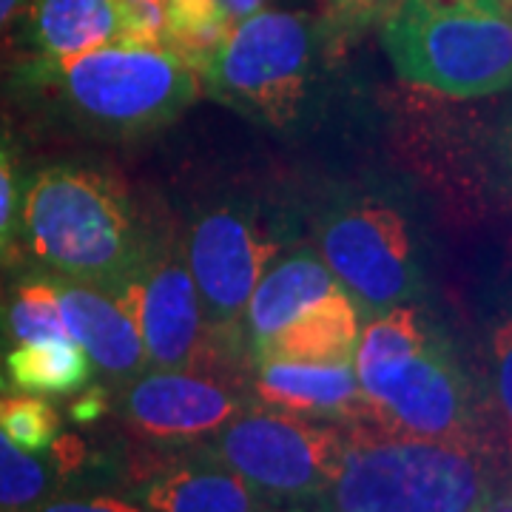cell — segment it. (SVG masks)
<instances>
[{
  "instance_id": "cell-1",
  "label": "cell",
  "mask_w": 512,
  "mask_h": 512,
  "mask_svg": "<svg viewBox=\"0 0 512 512\" xmlns=\"http://www.w3.org/2000/svg\"><path fill=\"white\" fill-rule=\"evenodd\" d=\"M313 510H512V461L493 444L419 439L348 424L336 476Z\"/></svg>"
},
{
  "instance_id": "cell-2",
  "label": "cell",
  "mask_w": 512,
  "mask_h": 512,
  "mask_svg": "<svg viewBox=\"0 0 512 512\" xmlns=\"http://www.w3.org/2000/svg\"><path fill=\"white\" fill-rule=\"evenodd\" d=\"M353 370L365 399L359 424L419 439L490 444L476 382L416 302L367 316Z\"/></svg>"
},
{
  "instance_id": "cell-3",
  "label": "cell",
  "mask_w": 512,
  "mask_h": 512,
  "mask_svg": "<svg viewBox=\"0 0 512 512\" xmlns=\"http://www.w3.org/2000/svg\"><path fill=\"white\" fill-rule=\"evenodd\" d=\"M20 245L43 274L120 293L151 239L114 177L86 165L37 168L23 183Z\"/></svg>"
},
{
  "instance_id": "cell-4",
  "label": "cell",
  "mask_w": 512,
  "mask_h": 512,
  "mask_svg": "<svg viewBox=\"0 0 512 512\" xmlns=\"http://www.w3.org/2000/svg\"><path fill=\"white\" fill-rule=\"evenodd\" d=\"M29 86L94 137L126 140L174 123L200 97V74L165 49L111 40L80 55L35 60Z\"/></svg>"
},
{
  "instance_id": "cell-5",
  "label": "cell",
  "mask_w": 512,
  "mask_h": 512,
  "mask_svg": "<svg viewBox=\"0 0 512 512\" xmlns=\"http://www.w3.org/2000/svg\"><path fill=\"white\" fill-rule=\"evenodd\" d=\"M379 40L416 89L453 100L512 89V6L504 0H393Z\"/></svg>"
},
{
  "instance_id": "cell-6",
  "label": "cell",
  "mask_w": 512,
  "mask_h": 512,
  "mask_svg": "<svg viewBox=\"0 0 512 512\" xmlns=\"http://www.w3.org/2000/svg\"><path fill=\"white\" fill-rule=\"evenodd\" d=\"M322 57V29L311 15L259 9L231 26L197 74L217 103L262 126L285 128L308 109Z\"/></svg>"
},
{
  "instance_id": "cell-7",
  "label": "cell",
  "mask_w": 512,
  "mask_h": 512,
  "mask_svg": "<svg viewBox=\"0 0 512 512\" xmlns=\"http://www.w3.org/2000/svg\"><path fill=\"white\" fill-rule=\"evenodd\" d=\"M345 424L248 404L222 424L208 450L254 490L268 510H313L336 476Z\"/></svg>"
},
{
  "instance_id": "cell-8",
  "label": "cell",
  "mask_w": 512,
  "mask_h": 512,
  "mask_svg": "<svg viewBox=\"0 0 512 512\" xmlns=\"http://www.w3.org/2000/svg\"><path fill=\"white\" fill-rule=\"evenodd\" d=\"M319 254L365 316L419 302V248L410 225L379 200L342 202L319 222Z\"/></svg>"
},
{
  "instance_id": "cell-9",
  "label": "cell",
  "mask_w": 512,
  "mask_h": 512,
  "mask_svg": "<svg viewBox=\"0 0 512 512\" xmlns=\"http://www.w3.org/2000/svg\"><path fill=\"white\" fill-rule=\"evenodd\" d=\"M183 254L211 342L220 356H231L242 348V313L256 282L276 259V245L262 234L251 205L228 200L191 220Z\"/></svg>"
},
{
  "instance_id": "cell-10",
  "label": "cell",
  "mask_w": 512,
  "mask_h": 512,
  "mask_svg": "<svg viewBox=\"0 0 512 512\" xmlns=\"http://www.w3.org/2000/svg\"><path fill=\"white\" fill-rule=\"evenodd\" d=\"M117 296L137 325L148 367L211 370L205 362L220 356V350L205 328L197 285L180 242L151 239L140 268Z\"/></svg>"
},
{
  "instance_id": "cell-11",
  "label": "cell",
  "mask_w": 512,
  "mask_h": 512,
  "mask_svg": "<svg viewBox=\"0 0 512 512\" xmlns=\"http://www.w3.org/2000/svg\"><path fill=\"white\" fill-rule=\"evenodd\" d=\"M251 396L217 370H154L120 384L117 410L143 439L160 444L214 436L239 416Z\"/></svg>"
},
{
  "instance_id": "cell-12",
  "label": "cell",
  "mask_w": 512,
  "mask_h": 512,
  "mask_svg": "<svg viewBox=\"0 0 512 512\" xmlns=\"http://www.w3.org/2000/svg\"><path fill=\"white\" fill-rule=\"evenodd\" d=\"M52 276V274H49ZM60 302V316L74 345L86 350L94 370H100L114 387L131 382L148 370L143 339L117 293L100 291L83 282L52 276Z\"/></svg>"
},
{
  "instance_id": "cell-13",
  "label": "cell",
  "mask_w": 512,
  "mask_h": 512,
  "mask_svg": "<svg viewBox=\"0 0 512 512\" xmlns=\"http://www.w3.org/2000/svg\"><path fill=\"white\" fill-rule=\"evenodd\" d=\"M251 396L265 407L305 419L359 424L365 416V399L353 362H288L262 359L254 362Z\"/></svg>"
},
{
  "instance_id": "cell-14",
  "label": "cell",
  "mask_w": 512,
  "mask_h": 512,
  "mask_svg": "<svg viewBox=\"0 0 512 512\" xmlns=\"http://www.w3.org/2000/svg\"><path fill=\"white\" fill-rule=\"evenodd\" d=\"M126 501L137 510L154 512H254L268 510L265 501L228 470L220 458L208 456L177 461L165 470L140 478Z\"/></svg>"
},
{
  "instance_id": "cell-15",
  "label": "cell",
  "mask_w": 512,
  "mask_h": 512,
  "mask_svg": "<svg viewBox=\"0 0 512 512\" xmlns=\"http://www.w3.org/2000/svg\"><path fill=\"white\" fill-rule=\"evenodd\" d=\"M336 288H339L336 276L330 274L325 259L313 254L311 248L293 251L291 256L271 262L268 271L256 282L242 313L239 339L242 348L248 350L251 362L288 322H293L305 308H311L313 302H319Z\"/></svg>"
},
{
  "instance_id": "cell-16",
  "label": "cell",
  "mask_w": 512,
  "mask_h": 512,
  "mask_svg": "<svg viewBox=\"0 0 512 512\" xmlns=\"http://www.w3.org/2000/svg\"><path fill=\"white\" fill-rule=\"evenodd\" d=\"M365 313L342 285L311 308L299 313L293 322L276 333L259 350L254 362L262 359H288V362H353V350L362 333Z\"/></svg>"
},
{
  "instance_id": "cell-17",
  "label": "cell",
  "mask_w": 512,
  "mask_h": 512,
  "mask_svg": "<svg viewBox=\"0 0 512 512\" xmlns=\"http://www.w3.org/2000/svg\"><path fill=\"white\" fill-rule=\"evenodd\" d=\"M83 444L60 436L46 453H29L0 430V510H40L83 464Z\"/></svg>"
},
{
  "instance_id": "cell-18",
  "label": "cell",
  "mask_w": 512,
  "mask_h": 512,
  "mask_svg": "<svg viewBox=\"0 0 512 512\" xmlns=\"http://www.w3.org/2000/svg\"><path fill=\"white\" fill-rule=\"evenodd\" d=\"M26 9L37 60L80 55L117 40L114 0H29Z\"/></svg>"
},
{
  "instance_id": "cell-19",
  "label": "cell",
  "mask_w": 512,
  "mask_h": 512,
  "mask_svg": "<svg viewBox=\"0 0 512 512\" xmlns=\"http://www.w3.org/2000/svg\"><path fill=\"white\" fill-rule=\"evenodd\" d=\"M92 373V359L72 339L26 342L6 353V376L18 393H80L92 382Z\"/></svg>"
},
{
  "instance_id": "cell-20",
  "label": "cell",
  "mask_w": 512,
  "mask_h": 512,
  "mask_svg": "<svg viewBox=\"0 0 512 512\" xmlns=\"http://www.w3.org/2000/svg\"><path fill=\"white\" fill-rule=\"evenodd\" d=\"M220 0H165L163 49L200 72L231 32Z\"/></svg>"
},
{
  "instance_id": "cell-21",
  "label": "cell",
  "mask_w": 512,
  "mask_h": 512,
  "mask_svg": "<svg viewBox=\"0 0 512 512\" xmlns=\"http://www.w3.org/2000/svg\"><path fill=\"white\" fill-rule=\"evenodd\" d=\"M3 325L15 345L69 339L60 316L55 279L49 274H37L15 285L3 308Z\"/></svg>"
},
{
  "instance_id": "cell-22",
  "label": "cell",
  "mask_w": 512,
  "mask_h": 512,
  "mask_svg": "<svg viewBox=\"0 0 512 512\" xmlns=\"http://www.w3.org/2000/svg\"><path fill=\"white\" fill-rule=\"evenodd\" d=\"M0 430L29 453H46L60 439V416L35 393H6L0 399Z\"/></svg>"
},
{
  "instance_id": "cell-23",
  "label": "cell",
  "mask_w": 512,
  "mask_h": 512,
  "mask_svg": "<svg viewBox=\"0 0 512 512\" xmlns=\"http://www.w3.org/2000/svg\"><path fill=\"white\" fill-rule=\"evenodd\" d=\"M490 353V399H493L504 453L512 461V308H504L493 319L487 333Z\"/></svg>"
},
{
  "instance_id": "cell-24",
  "label": "cell",
  "mask_w": 512,
  "mask_h": 512,
  "mask_svg": "<svg viewBox=\"0 0 512 512\" xmlns=\"http://www.w3.org/2000/svg\"><path fill=\"white\" fill-rule=\"evenodd\" d=\"M20 200H23V177H20L18 151L9 134L0 131V265L20 245Z\"/></svg>"
},
{
  "instance_id": "cell-25",
  "label": "cell",
  "mask_w": 512,
  "mask_h": 512,
  "mask_svg": "<svg viewBox=\"0 0 512 512\" xmlns=\"http://www.w3.org/2000/svg\"><path fill=\"white\" fill-rule=\"evenodd\" d=\"M117 40L163 49L165 0H114Z\"/></svg>"
},
{
  "instance_id": "cell-26",
  "label": "cell",
  "mask_w": 512,
  "mask_h": 512,
  "mask_svg": "<svg viewBox=\"0 0 512 512\" xmlns=\"http://www.w3.org/2000/svg\"><path fill=\"white\" fill-rule=\"evenodd\" d=\"M393 0H330V15L342 32H359L370 23H379Z\"/></svg>"
},
{
  "instance_id": "cell-27",
  "label": "cell",
  "mask_w": 512,
  "mask_h": 512,
  "mask_svg": "<svg viewBox=\"0 0 512 512\" xmlns=\"http://www.w3.org/2000/svg\"><path fill=\"white\" fill-rule=\"evenodd\" d=\"M40 510L49 512H137V507L126 498L109 495H55Z\"/></svg>"
},
{
  "instance_id": "cell-28",
  "label": "cell",
  "mask_w": 512,
  "mask_h": 512,
  "mask_svg": "<svg viewBox=\"0 0 512 512\" xmlns=\"http://www.w3.org/2000/svg\"><path fill=\"white\" fill-rule=\"evenodd\" d=\"M109 410V399H106V390L103 387H83L80 396L72 402V419L80 421V424H92L97 421L103 413Z\"/></svg>"
},
{
  "instance_id": "cell-29",
  "label": "cell",
  "mask_w": 512,
  "mask_h": 512,
  "mask_svg": "<svg viewBox=\"0 0 512 512\" xmlns=\"http://www.w3.org/2000/svg\"><path fill=\"white\" fill-rule=\"evenodd\" d=\"M220 6L225 9L228 20L237 23V20L248 18V15L259 12V9H265V0H220Z\"/></svg>"
},
{
  "instance_id": "cell-30",
  "label": "cell",
  "mask_w": 512,
  "mask_h": 512,
  "mask_svg": "<svg viewBox=\"0 0 512 512\" xmlns=\"http://www.w3.org/2000/svg\"><path fill=\"white\" fill-rule=\"evenodd\" d=\"M29 0H0V35L26 12Z\"/></svg>"
},
{
  "instance_id": "cell-31",
  "label": "cell",
  "mask_w": 512,
  "mask_h": 512,
  "mask_svg": "<svg viewBox=\"0 0 512 512\" xmlns=\"http://www.w3.org/2000/svg\"><path fill=\"white\" fill-rule=\"evenodd\" d=\"M501 154H504V165H507V171H510L512 177V111L504 128H501Z\"/></svg>"
},
{
  "instance_id": "cell-32",
  "label": "cell",
  "mask_w": 512,
  "mask_h": 512,
  "mask_svg": "<svg viewBox=\"0 0 512 512\" xmlns=\"http://www.w3.org/2000/svg\"><path fill=\"white\" fill-rule=\"evenodd\" d=\"M6 393H12V384H9V376H6V353L0 348V399Z\"/></svg>"
},
{
  "instance_id": "cell-33",
  "label": "cell",
  "mask_w": 512,
  "mask_h": 512,
  "mask_svg": "<svg viewBox=\"0 0 512 512\" xmlns=\"http://www.w3.org/2000/svg\"><path fill=\"white\" fill-rule=\"evenodd\" d=\"M504 3H507V6H512V0H504Z\"/></svg>"
}]
</instances>
